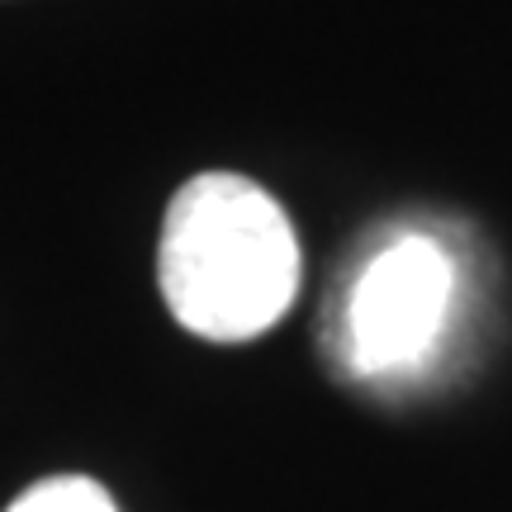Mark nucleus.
<instances>
[{"label":"nucleus","instance_id":"nucleus-1","mask_svg":"<svg viewBox=\"0 0 512 512\" xmlns=\"http://www.w3.org/2000/svg\"><path fill=\"white\" fill-rule=\"evenodd\" d=\"M299 275V238L271 190L228 171L176 190L157 280L185 332L204 342H252L290 313Z\"/></svg>","mask_w":512,"mask_h":512},{"label":"nucleus","instance_id":"nucleus-2","mask_svg":"<svg viewBox=\"0 0 512 512\" xmlns=\"http://www.w3.org/2000/svg\"><path fill=\"white\" fill-rule=\"evenodd\" d=\"M456 266L437 238L403 233L356 275L347 299V361L356 375H399L437 351L451 323Z\"/></svg>","mask_w":512,"mask_h":512},{"label":"nucleus","instance_id":"nucleus-3","mask_svg":"<svg viewBox=\"0 0 512 512\" xmlns=\"http://www.w3.org/2000/svg\"><path fill=\"white\" fill-rule=\"evenodd\" d=\"M5 512H114V498L95 479L57 475L34 484V489H24Z\"/></svg>","mask_w":512,"mask_h":512}]
</instances>
